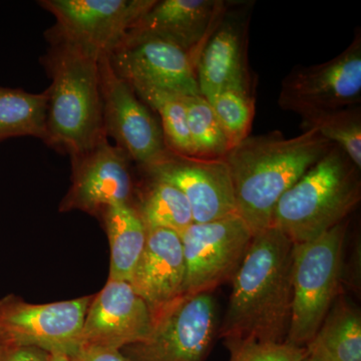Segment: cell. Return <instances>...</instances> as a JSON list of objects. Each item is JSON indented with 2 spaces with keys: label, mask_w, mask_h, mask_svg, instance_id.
I'll return each mask as SVG.
<instances>
[{
  "label": "cell",
  "mask_w": 361,
  "mask_h": 361,
  "mask_svg": "<svg viewBox=\"0 0 361 361\" xmlns=\"http://www.w3.org/2000/svg\"><path fill=\"white\" fill-rule=\"evenodd\" d=\"M293 250V242L272 226L254 235L231 279V295L218 336L225 341H286Z\"/></svg>",
  "instance_id": "obj_1"
},
{
  "label": "cell",
  "mask_w": 361,
  "mask_h": 361,
  "mask_svg": "<svg viewBox=\"0 0 361 361\" xmlns=\"http://www.w3.org/2000/svg\"><path fill=\"white\" fill-rule=\"evenodd\" d=\"M334 145L313 129L294 137L272 130L250 135L228 152L224 160L231 176L236 213L253 235L271 227L282 195Z\"/></svg>",
  "instance_id": "obj_2"
},
{
  "label": "cell",
  "mask_w": 361,
  "mask_h": 361,
  "mask_svg": "<svg viewBox=\"0 0 361 361\" xmlns=\"http://www.w3.org/2000/svg\"><path fill=\"white\" fill-rule=\"evenodd\" d=\"M49 47L42 63L51 80L45 144L68 154L84 155L108 139L104 130L99 56L47 30Z\"/></svg>",
  "instance_id": "obj_3"
},
{
  "label": "cell",
  "mask_w": 361,
  "mask_h": 361,
  "mask_svg": "<svg viewBox=\"0 0 361 361\" xmlns=\"http://www.w3.org/2000/svg\"><path fill=\"white\" fill-rule=\"evenodd\" d=\"M360 198V169L334 145L282 195L271 226L293 244L305 243L345 221Z\"/></svg>",
  "instance_id": "obj_4"
},
{
  "label": "cell",
  "mask_w": 361,
  "mask_h": 361,
  "mask_svg": "<svg viewBox=\"0 0 361 361\" xmlns=\"http://www.w3.org/2000/svg\"><path fill=\"white\" fill-rule=\"evenodd\" d=\"M346 228L345 220L314 240L294 244L288 343L306 348L339 296Z\"/></svg>",
  "instance_id": "obj_5"
},
{
  "label": "cell",
  "mask_w": 361,
  "mask_h": 361,
  "mask_svg": "<svg viewBox=\"0 0 361 361\" xmlns=\"http://www.w3.org/2000/svg\"><path fill=\"white\" fill-rule=\"evenodd\" d=\"M152 318L149 336L123 355L133 361H205L218 334L212 294H183Z\"/></svg>",
  "instance_id": "obj_6"
},
{
  "label": "cell",
  "mask_w": 361,
  "mask_h": 361,
  "mask_svg": "<svg viewBox=\"0 0 361 361\" xmlns=\"http://www.w3.org/2000/svg\"><path fill=\"white\" fill-rule=\"evenodd\" d=\"M361 32L356 28L350 44L336 58L319 65L298 66L282 80L278 106L302 121L360 106Z\"/></svg>",
  "instance_id": "obj_7"
},
{
  "label": "cell",
  "mask_w": 361,
  "mask_h": 361,
  "mask_svg": "<svg viewBox=\"0 0 361 361\" xmlns=\"http://www.w3.org/2000/svg\"><path fill=\"white\" fill-rule=\"evenodd\" d=\"M92 297L30 304L14 295L0 300V338L7 348L32 346L71 355L80 345Z\"/></svg>",
  "instance_id": "obj_8"
},
{
  "label": "cell",
  "mask_w": 361,
  "mask_h": 361,
  "mask_svg": "<svg viewBox=\"0 0 361 361\" xmlns=\"http://www.w3.org/2000/svg\"><path fill=\"white\" fill-rule=\"evenodd\" d=\"M253 236L237 214L190 226L180 236L186 269L182 295L211 293L231 281Z\"/></svg>",
  "instance_id": "obj_9"
},
{
  "label": "cell",
  "mask_w": 361,
  "mask_h": 361,
  "mask_svg": "<svg viewBox=\"0 0 361 361\" xmlns=\"http://www.w3.org/2000/svg\"><path fill=\"white\" fill-rule=\"evenodd\" d=\"M99 78L106 137L115 140L142 171L160 163L170 153L161 123L129 82L116 75L109 56L99 59Z\"/></svg>",
  "instance_id": "obj_10"
},
{
  "label": "cell",
  "mask_w": 361,
  "mask_h": 361,
  "mask_svg": "<svg viewBox=\"0 0 361 361\" xmlns=\"http://www.w3.org/2000/svg\"><path fill=\"white\" fill-rule=\"evenodd\" d=\"M156 0H42L56 18L52 32L102 56H110Z\"/></svg>",
  "instance_id": "obj_11"
},
{
  "label": "cell",
  "mask_w": 361,
  "mask_h": 361,
  "mask_svg": "<svg viewBox=\"0 0 361 361\" xmlns=\"http://www.w3.org/2000/svg\"><path fill=\"white\" fill-rule=\"evenodd\" d=\"M253 2L229 1L209 35L196 63L201 96L209 97L225 90L253 92L248 63L249 25Z\"/></svg>",
  "instance_id": "obj_12"
},
{
  "label": "cell",
  "mask_w": 361,
  "mask_h": 361,
  "mask_svg": "<svg viewBox=\"0 0 361 361\" xmlns=\"http://www.w3.org/2000/svg\"><path fill=\"white\" fill-rule=\"evenodd\" d=\"M113 70L130 85H147L182 96L200 94L193 59L155 35L129 32L109 56Z\"/></svg>",
  "instance_id": "obj_13"
},
{
  "label": "cell",
  "mask_w": 361,
  "mask_h": 361,
  "mask_svg": "<svg viewBox=\"0 0 361 361\" xmlns=\"http://www.w3.org/2000/svg\"><path fill=\"white\" fill-rule=\"evenodd\" d=\"M71 186L59 210L103 213L109 207L130 204L134 183L132 160L108 139L71 160Z\"/></svg>",
  "instance_id": "obj_14"
},
{
  "label": "cell",
  "mask_w": 361,
  "mask_h": 361,
  "mask_svg": "<svg viewBox=\"0 0 361 361\" xmlns=\"http://www.w3.org/2000/svg\"><path fill=\"white\" fill-rule=\"evenodd\" d=\"M149 179L168 183L186 197L194 223H208L236 213L234 190L224 159L168 156L142 171Z\"/></svg>",
  "instance_id": "obj_15"
},
{
  "label": "cell",
  "mask_w": 361,
  "mask_h": 361,
  "mask_svg": "<svg viewBox=\"0 0 361 361\" xmlns=\"http://www.w3.org/2000/svg\"><path fill=\"white\" fill-rule=\"evenodd\" d=\"M152 313L129 282L109 279L92 297L85 315L80 345L123 349L149 336Z\"/></svg>",
  "instance_id": "obj_16"
},
{
  "label": "cell",
  "mask_w": 361,
  "mask_h": 361,
  "mask_svg": "<svg viewBox=\"0 0 361 361\" xmlns=\"http://www.w3.org/2000/svg\"><path fill=\"white\" fill-rule=\"evenodd\" d=\"M229 1L156 0L129 32L155 35L187 52L195 65Z\"/></svg>",
  "instance_id": "obj_17"
},
{
  "label": "cell",
  "mask_w": 361,
  "mask_h": 361,
  "mask_svg": "<svg viewBox=\"0 0 361 361\" xmlns=\"http://www.w3.org/2000/svg\"><path fill=\"white\" fill-rule=\"evenodd\" d=\"M185 270L179 235L169 230L149 229L129 283L153 316L182 295Z\"/></svg>",
  "instance_id": "obj_18"
},
{
  "label": "cell",
  "mask_w": 361,
  "mask_h": 361,
  "mask_svg": "<svg viewBox=\"0 0 361 361\" xmlns=\"http://www.w3.org/2000/svg\"><path fill=\"white\" fill-rule=\"evenodd\" d=\"M111 246V280L130 282L146 245L147 230L135 207L121 204L104 211Z\"/></svg>",
  "instance_id": "obj_19"
},
{
  "label": "cell",
  "mask_w": 361,
  "mask_h": 361,
  "mask_svg": "<svg viewBox=\"0 0 361 361\" xmlns=\"http://www.w3.org/2000/svg\"><path fill=\"white\" fill-rule=\"evenodd\" d=\"M49 90L35 94L0 85V142L33 137L47 142Z\"/></svg>",
  "instance_id": "obj_20"
},
{
  "label": "cell",
  "mask_w": 361,
  "mask_h": 361,
  "mask_svg": "<svg viewBox=\"0 0 361 361\" xmlns=\"http://www.w3.org/2000/svg\"><path fill=\"white\" fill-rule=\"evenodd\" d=\"M329 361H361L360 311L346 299L337 297L313 341Z\"/></svg>",
  "instance_id": "obj_21"
},
{
  "label": "cell",
  "mask_w": 361,
  "mask_h": 361,
  "mask_svg": "<svg viewBox=\"0 0 361 361\" xmlns=\"http://www.w3.org/2000/svg\"><path fill=\"white\" fill-rule=\"evenodd\" d=\"M149 180L139 208H135L147 230H169L182 236L194 223L191 206L186 197L168 183L149 178Z\"/></svg>",
  "instance_id": "obj_22"
},
{
  "label": "cell",
  "mask_w": 361,
  "mask_h": 361,
  "mask_svg": "<svg viewBox=\"0 0 361 361\" xmlns=\"http://www.w3.org/2000/svg\"><path fill=\"white\" fill-rule=\"evenodd\" d=\"M142 103L157 111L168 149L178 155L192 157L186 108L182 94L147 85H130Z\"/></svg>",
  "instance_id": "obj_23"
},
{
  "label": "cell",
  "mask_w": 361,
  "mask_h": 361,
  "mask_svg": "<svg viewBox=\"0 0 361 361\" xmlns=\"http://www.w3.org/2000/svg\"><path fill=\"white\" fill-rule=\"evenodd\" d=\"M183 99L186 108L192 157L224 159L231 149L210 103L201 94L184 96Z\"/></svg>",
  "instance_id": "obj_24"
},
{
  "label": "cell",
  "mask_w": 361,
  "mask_h": 361,
  "mask_svg": "<svg viewBox=\"0 0 361 361\" xmlns=\"http://www.w3.org/2000/svg\"><path fill=\"white\" fill-rule=\"evenodd\" d=\"M303 130H317L325 139L339 147L361 169V108L348 106L302 121Z\"/></svg>",
  "instance_id": "obj_25"
},
{
  "label": "cell",
  "mask_w": 361,
  "mask_h": 361,
  "mask_svg": "<svg viewBox=\"0 0 361 361\" xmlns=\"http://www.w3.org/2000/svg\"><path fill=\"white\" fill-rule=\"evenodd\" d=\"M212 106L230 149L250 135L255 116L253 92L242 90H225L206 99Z\"/></svg>",
  "instance_id": "obj_26"
},
{
  "label": "cell",
  "mask_w": 361,
  "mask_h": 361,
  "mask_svg": "<svg viewBox=\"0 0 361 361\" xmlns=\"http://www.w3.org/2000/svg\"><path fill=\"white\" fill-rule=\"evenodd\" d=\"M230 361H303L307 348L288 342H268L252 339L225 341Z\"/></svg>",
  "instance_id": "obj_27"
},
{
  "label": "cell",
  "mask_w": 361,
  "mask_h": 361,
  "mask_svg": "<svg viewBox=\"0 0 361 361\" xmlns=\"http://www.w3.org/2000/svg\"><path fill=\"white\" fill-rule=\"evenodd\" d=\"M71 361H133L118 349L82 344L71 353Z\"/></svg>",
  "instance_id": "obj_28"
},
{
  "label": "cell",
  "mask_w": 361,
  "mask_h": 361,
  "mask_svg": "<svg viewBox=\"0 0 361 361\" xmlns=\"http://www.w3.org/2000/svg\"><path fill=\"white\" fill-rule=\"evenodd\" d=\"M51 353L32 346L7 348L4 361H49Z\"/></svg>",
  "instance_id": "obj_29"
},
{
  "label": "cell",
  "mask_w": 361,
  "mask_h": 361,
  "mask_svg": "<svg viewBox=\"0 0 361 361\" xmlns=\"http://www.w3.org/2000/svg\"><path fill=\"white\" fill-rule=\"evenodd\" d=\"M306 348H307V355L303 361H329L317 348L311 345L306 346Z\"/></svg>",
  "instance_id": "obj_30"
},
{
  "label": "cell",
  "mask_w": 361,
  "mask_h": 361,
  "mask_svg": "<svg viewBox=\"0 0 361 361\" xmlns=\"http://www.w3.org/2000/svg\"><path fill=\"white\" fill-rule=\"evenodd\" d=\"M49 361H71V358L65 353H51V360Z\"/></svg>",
  "instance_id": "obj_31"
},
{
  "label": "cell",
  "mask_w": 361,
  "mask_h": 361,
  "mask_svg": "<svg viewBox=\"0 0 361 361\" xmlns=\"http://www.w3.org/2000/svg\"><path fill=\"white\" fill-rule=\"evenodd\" d=\"M7 350L6 344L4 343V341L0 338V361H4V357H6V353Z\"/></svg>",
  "instance_id": "obj_32"
}]
</instances>
